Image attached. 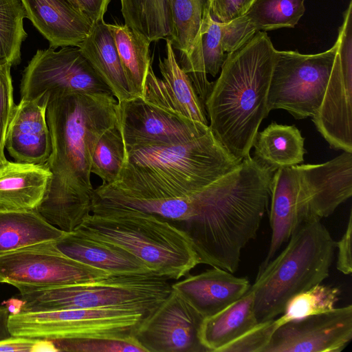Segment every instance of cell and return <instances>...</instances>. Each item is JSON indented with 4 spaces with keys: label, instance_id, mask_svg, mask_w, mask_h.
Here are the masks:
<instances>
[{
    "label": "cell",
    "instance_id": "4dcf8cb0",
    "mask_svg": "<svg viewBox=\"0 0 352 352\" xmlns=\"http://www.w3.org/2000/svg\"><path fill=\"white\" fill-rule=\"evenodd\" d=\"M305 0H254L245 16L256 31L294 28L305 13Z\"/></svg>",
    "mask_w": 352,
    "mask_h": 352
},
{
    "label": "cell",
    "instance_id": "e575fe53",
    "mask_svg": "<svg viewBox=\"0 0 352 352\" xmlns=\"http://www.w3.org/2000/svg\"><path fill=\"white\" fill-rule=\"evenodd\" d=\"M57 351L146 352L133 335L122 338H78L50 340Z\"/></svg>",
    "mask_w": 352,
    "mask_h": 352
},
{
    "label": "cell",
    "instance_id": "ac0fdd59",
    "mask_svg": "<svg viewBox=\"0 0 352 352\" xmlns=\"http://www.w3.org/2000/svg\"><path fill=\"white\" fill-rule=\"evenodd\" d=\"M48 98L27 101L15 106L9 124L5 148L15 162L44 164L49 160L52 144L46 120Z\"/></svg>",
    "mask_w": 352,
    "mask_h": 352
},
{
    "label": "cell",
    "instance_id": "bcb514c9",
    "mask_svg": "<svg viewBox=\"0 0 352 352\" xmlns=\"http://www.w3.org/2000/svg\"><path fill=\"white\" fill-rule=\"evenodd\" d=\"M210 3H211L212 0H210Z\"/></svg>",
    "mask_w": 352,
    "mask_h": 352
},
{
    "label": "cell",
    "instance_id": "6da1fadb",
    "mask_svg": "<svg viewBox=\"0 0 352 352\" xmlns=\"http://www.w3.org/2000/svg\"><path fill=\"white\" fill-rule=\"evenodd\" d=\"M46 120L52 151V179L36 210L52 226L74 231L91 213V164L102 135L118 122L113 94L65 93L48 96Z\"/></svg>",
    "mask_w": 352,
    "mask_h": 352
},
{
    "label": "cell",
    "instance_id": "277c9868",
    "mask_svg": "<svg viewBox=\"0 0 352 352\" xmlns=\"http://www.w3.org/2000/svg\"><path fill=\"white\" fill-rule=\"evenodd\" d=\"M276 51L267 34L256 31L227 54L204 103L214 135L240 161L250 155L260 124L270 113L267 99Z\"/></svg>",
    "mask_w": 352,
    "mask_h": 352
},
{
    "label": "cell",
    "instance_id": "ee69618b",
    "mask_svg": "<svg viewBox=\"0 0 352 352\" xmlns=\"http://www.w3.org/2000/svg\"><path fill=\"white\" fill-rule=\"evenodd\" d=\"M72 6H74L76 10L82 12L81 11V8L78 0H67ZM84 14V13H83Z\"/></svg>",
    "mask_w": 352,
    "mask_h": 352
},
{
    "label": "cell",
    "instance_id": "ab89813d",
    "mask_svg": "<svg viewBox=\"0 0 352 352\" xmlns=\"http://www.w3.org/2000/svg\"><path fill=\"white\" fill-rule=\"evenodd\" d=\"M57 351L50 340L14 337L0 341L1 351Z\"/></svg>",
    "mask_w": 352,
    "mask_h": 352
},
{
    "label": "cell",
    "instance_id": "ffe728a7",
    "mask_svg": "<svg viewBox=\"0 0 352 352\" xmlns=\"http://www.w3.org/2000/svg\"><path fill=\"white\" fill-rule=\"evenodd\" d=\"M298 190L299 176L296 166L279 168L274 173L270 186L272 236L267 254L258 271L274 258L298 228L308 221L299 203Z\"/></svg>",
    "mask_w": 352,
    "mask_h": 352
},
{
    "label": "cell",
    "instance_id": "d4e9b609",
    "mask_svg": "<svg viewBox=\"0 0 352 352\" xmlns=\"http://www.w3.org/2000/svg\"><path fill=\"white\" fill-rule=\"evenodd\" d=\"M258 322L254 311V292L250 287L241 298L204 318L199 338L206 352H219Z\"/></svg>",
    "mask_w": 352,
    "mask_h": 352
},
{
    "label": "cell",
    "instance_id": "60d3db41",
    "mask_svg": "<svg viewBox=\"0 0 352 352\" xmlns=\"http://www.w3.org/2000/svg\"><path fill=\"white\" fill-rule=\"evenodd\" d=\"M351 232L352 215L350 212L346 231L342 238L336 242V247L338 249L336 267L344 274H351L352 272L351 259Z\"/></svg>",
    "mask_w": 352,
    "mask_h": 352
},
{
    "label": "cell",
    "instance_id": "30bf717a",
    "mask_svg": "<svg viewBox=\"0 0 352 352\" xmlns=\"http://www.w3.org/2000/svg\"><path fill=\"white\" fill-rule=\"evenodd\" d=\"M21 100L31 101L53 94H113L79 47L38 50L23 72Z\"/></svg>",
    "mask_w": 352,
    "mask_h": 352
},
{
    "label": "cell",
    "instance_id": "8fae6325",
    "mask_svg": "<svg viewBox=\"0 0 352 352\" xmlns=\"http://www.w3.org/2000/svg\"><path fill=\"white\" fill-rule=\"evenodd\" d=\"M108 275L64 254L52 241L0 255V276L3 283L16 287L20 293L87 282Z\"/></svg>",
    "mask_w": 352,
    "mask_h": 352
},
{
    "label": "cell",
    "instance_id": "5bb4252c",
    "mask_svg": "<svg viewBox=\"0 0 352 352\" xmlns=\"http://www.w3.org/2000/svg\"><path fill=\"white\" fill-rule=\"evenodd\" d=\"M118 121L125 148L182 143L210 129L209 125L169 112L140 97L118 102Z\"/></svg>",
    "mask_w": 352,
    "mask_h": 352
},
{
    "label": "cell",
    "instance_id": "f546056e",
    "mask_svg": "<svg viewBox=\"0 0 352 352\" xmlns=\"http://www.w3.org/2000/svg\"><path fill=\"white\" fill-rule=\"evenodd\" d=\"M173 28L170 40L179 59L190 56L211 16L210 0H171Z\"/></svg>",
    "mask_w": 352,
    "mask_h": 352
},
{
    "label": "cell",
    "instance_id": "e0dca14e",
    "mask_svg": "<svg viewBox=\"0 0 352 352\" xmlns=\"http://www.w3.org/2000/svg\"><path fill=\"white\" fill-rule=\"evenodd\" d=\"M165 41L166 56L160 58L158 63L162 79L155 75L151 65L140 98L169 112L208 125L204 104L181 68L171 41Z\"/></svg>",
    "mask_w": 352,
    "mask_h": 352
},
{
    "label": "cell",
    "instance_id": "7bdbcfd3",
    "mask_svg": "<svg viewBox=\"0 0 352 352\" xmlns=\"http://www.w3.org/2000/svg\"><path fill=\"white\" fill-rule=\"evenodd\" d=\"M10 311L6 306H0V341L12 337L8 327Z\"/></svg>",
    "mask_w": 352,
    "mask_h": 352
},
{
    "label": "cell",
    "instance_id": "52a82bcc",
    "mask_svg": "<svg viewBox=\"0 0 352 352\" xmlns=\"http://www.w3.org/2000/svg\"><path fill=\"white\" fill-rule=\"evenodd\" d=\"M168 280L153 273L109 274L87 282L19 293L17 313L118 307L148 314L170 294L172 287Z\"/></svg>",
    "mask_w": 352,
    "mask_h": 352
},
{
    "label": "cell",
    "instance_id": "83f0119b",
    "mask_svg": "<svg viewBox=\"0 0 352 352\" xmlns=\"http://www.w3.org/2000/svg\"><path fill=\"white\" fill-rule=\"evenodd\" d=\"M133 98L142 97L151 65L148 38L125 24L107 23Z\"/></svg>",
    "mask_w": 352,
    "mask_h": 352
},
{
    "label": "cell",
    "instance_id": "4fadbf2b",
    "mask_svg": "<svg viewBox=\"0 0 352 352\" xmlns=\"http://www.w3.org/2000/svg\"><path fill=\"white\" fill-rule=\"evenodd\" d=\"M203 316L176 290L144 316L133 335L146 352H206L199 338Z\"/></svg>",
    "mask_w": 352,
    "mask_h": 352
},
{
    "label": "cell",
    "instance_id": "cb8c5ba5",
    "mask_svg": "<svg viewBox=\"0 0 352 352\" xmlns=\"http://www.w3.org/2000/svg\"><path fill=\"white\" fill-rule=\"evenodd\" d=\"M79 47L118 102L133 98L113 38L104 19L94 24Z\"/></svg>",
    "mask_w": 352,
    "mask_h": 352
},
{
    "label": "cell",
    "instance_id": "f1b7e54d",
    "mask_svg": "<svg viewBox=\"0 0 352 352\" xmlns=\"http://www.w3.org/2000/svg\"><path fill=\"white\" fill-rule=\"evenodd\" d=\"M124 24L151 42L170 38L173 20L171 0H120Z\"/></svg>",
    "mask_w": 352,
    "mask_h": 352
},
{
    "label": "cell",
    "instance_id": "8992f818",
    "mask_svg": "<svg viewBox=\"0 0 352 352\" xmlns=\"http://www.w3.org/2000/svg\"><path fill=\"white\" fill-rule=\"evenodd\" d=\"M335 248L336 242L320 219L302 223L284 250L258 271L250 286L257 321L275 318L293 296L326 279Z\"/></svg>",
    "mask_w": 352,
    "mask_h": 352
},
{
    "label": "cell",
    "instance_id": "3957f363",
    "mask_svg": "<svg viewBox=\"0 0 352 352\" xmlns=\"http://www.w3.org/2000/svg\"><path fill=\"white\" fill-rule=\"evenodd\" d=\"M274 172L250 155L195 195V210L177 224L206 264L234 273L268 210Z\"/></svg>",
    "mask_w": 352,
    "mask_h": 352
},
{
    "label": "cell",
    "instance_id": "d590c367",
    "mask_svg": "<svg viewBox=\"0 0 352 352\" xmlns=\"http://www.w3.org/2000/svg\"><path fill=\"white\" fill-rule=\"evenodd\" d=\"M278 327L276 320L258 322L241 336L223 347L219 352H264Z\"/></svg>",
    "mask_w": 352,
    "mask_h": 352
},
{
    "label": "cell",
    "instance_id": "9c48e42d",
    "mask_svg": "<svg viewBox=\"0 0 352 352\" xmlns=\"http://www.w3.org/2000/svg\"><path fill=\"white\" fill-rule=\"evenodd\" d=\"M338 50V43L314 54L276 51L267 93L269 112L286 110L296 119L312 118L322 103Z\"/></svg>",
    "mask_w": 352,
    "mask_h": 352
},
{
    "label": "cell",
    "instance_id": "5b68a950",
    "mask_svg": "<svg viewBox=\"0 0 352 352\" xmlns=\"http://www.w3.org/2000/svg\"><path fill=\"white\" fill-rule=\"evenodd\" d=\"M75 230L122 248L168 279L179 280L199 264L190 238L171 221L94 197L91 214Z\"/></svg>",
    "mask_w": 352,
    "mask_h": 352
},
{
    "label": "cell",
    "instance_id": "d6986e66",
    "mask_svg": "<svg viewBox=\"0 0 352 352\" xmlns=\"http://www.w3.org/2000/svg\"><path fill=\"white\" fill-rule=\"evenodd\" d=\"M26 18L48 41L50 47H79L94 23L67 0H20Z\"/></svg>",
    "mask_w": 352,
    "mask_h": 352
},
{
    "label": "cell",
    "instance_id": "1f68e13d",
    "mask_svg": "<svg viewBox=\"0 0 352 352\" xmlns=\"http://www.w3.org/2000/svg\"><path fill=\"white\" fill-rule=\"evenodd\" d=\"M26 18L20 0H0V65H17L21 45L28 37L23 28Z\"/></svg>",
    "mask_w": 352,
    "mask_h": 352
},
{
    "label": "cell",
    "instance_id": "74e56055",
    "mask_svg": "<svg viewBox=\"0 0 352 352\" xmlns=\"http://www.w3.org/2000/svg\"><path fill=\"white\" fill-rule=\"evenodd\" d=\"M221 24L223 48L228 54L239 48L256 32L245 14Z\"/></svg>",
    "mask_w": 352,
    "mask_h": 352
},
{
    "label": "cell",
    "instance_id": "7402d4cb",
    "mask_svg": "<svg viewBox=\"0 0 352 352\" xmlns=\"http://www.w3.org/2000/svg\"><path fill=\"white\" fill-rule=\"evenodd\" d=\"M52 243L67 256L109 274L153 273L142 261L122 248L78 230L67 232Z\"/></svg>",
    "mask_w": 352,
    "mask_h": 352
},
{
    "label": "cell",
    "instance_id": "b9f144b4",
    "mask_svg": "<svg viewBox=\"0 0 352 352\" xmlns=\"http://www.w3.org/2000/svg\"><path fill=\"white\" fill-rule=\"evenodd\" d=\"M81 11L95 23L102 19L111 0H78Z\"/></svg>",
    "mask_w": 352,
    "mask_h": 352
},
{
    "label": "cell",
    "instance_id": "484cf974",
    "mask_svg": "<svg viewBox=\"0 0 352 352\" xmlns=\"http://www.w3.org/2000/svg\"><path fill=\"white\" fill-rule=\"evenodd\" d=\"M305 138L294 125L272 122L258 132L253 142L254 158L272 172L304 162Z\"/></svg>",
    "mask_w": 352,
    "mask_h": 352
},
{
    "label": "cell",
    "instance_id": "7a4b0ae2",
    "mask_svg": "<svg viewBox=\"0 0 352 352\" xmlns=\"http://www.w3.org/2000/svg\"><path fill=\"white\" fill-rule=\"evenodd\" d=\"M241 161L227 151L210 128L182 143L128 148L116 181L97 187L94 197L173 221L180 199L194 195Z\"/></svg>",
    "mask_w": 352,
    "mask_h": 352
},
{
    "label": "cell",
    "instance_id": "836d02e7",
    "mask_svg": "<svg viewBox=\"0 0 352 352\" xmlns=\"http://www.w3.org/2000/svg\"><path fill=\"white\" fill-rule=\"evenodd\" d=\"M338 287L318 284L293 296L287 303L283 314L276 319L278 327L291 320L329 311L338 301Z\"/></svg>",
    "mask_w": 352,
    "mask_h": 352
},
{
    "label": "cell",
    "instance_id": "d6a6232c",
    "mask_svg": "<svg viewBox=\"0 0 352 352\" xmlns=\"http://www.w3.org/2000/svg\"><path fill=\"white\" fill-rule=\"evenodd\" d=\"M125 147L119 121L99 138L94 151L91 173L98 176L103 184L116 181L123 165Z\"/></svg>",
    "mask_w": 352,
    "mask_h": 352
},
{
    "label": "cell",
    "instance_id": "f6af8a7d",
    "mask_svg": "<svg viewBox=\"0 0 352 352\" xmlns=\"http://www.w3.org/2000/svg\"><path fill=\"white\" fill-rule=\"evenodd\" d=\"M3 283V280L2 278L0 276V283Z\"/></svg>",
    "mask_w": 352,
    "mask_h": 352
},
{
    "label": "cell",
    "instance_id": "f35d334b",
    "mask_svg": "<svg viewBox=\"0 0 352 352\" xmlns=\"http://www.w3.org/2000/svg\"><path fill=\"white\" fill-rule=\"evenodd\" d=\"M254 0H212L210 14L219 23H228L244 15Z\"/></svg>",
    "mask_w": 352,
    "mask_h": 352
},
{
    "label": "cell",
    "instance_id": "44dd1931",
    "mask_svg": "<svg viewBox=\"0 0 352 352\" xmlns=\"http://www.w3.org/2000/svg\"><path fill=\"white\" fill-rule=\"evenodd\" d=\"M245 277H237L219 267L188 276L171 285L204 318L225 309L240 298L250 287Z\"/></svg>",
    "mask_w": 352,
    "mask_h": 352
},
{
    "label": "cell",
    "instance_id": "4316f807",
    "mask_svg": "<svg viewBox=\"0 0 352 352\" xmlns=\"http://www.w3.org/2000/svg\"><path fill=\"white\" fill-rule=\"evenodd\" d=\"M66 233L46 221L36 210L0 211V255L52 241Z\"/></svg>",
    "mask_w": 352,
    "mask_h": 352
},
{
    "label": "cell",
    "instance_id": "603a6c76",
    "mask_svg": "<svg viewBox=\"0 0 352 352\" xmlns=\"http://www.w3.org/2000/svg\"><path fill=\"white\" fill-rule=\"evenodd\" d=\"M51 179L45 164L8 160L0 164V211L36 210Z\"/></svg>",
    "mask_w": 352,
    "mask_h": 352
},
{
    "label": "cell",
    "instance_id": "7c38bea8",
    "mask_svg": "<svg viewBox=\"0 0 352 352\" xmlns=\"http://www.w3.org/2000/svg\"><path fill=\"white\" fill-rule=\"evenodd\" d=\"M325 93L311 120L334 149L352 153V1L344 13Z\"/></svg>",
    "mask_w": 352,
    "mask_h": 352
},
{
    "label": "cell",
    "instance_id": "9a60e30c",
    "mask_svg": "<svg viewBox=\"0 0 352 352\" xmlns=\"http://www.w3.org/2000/svg\"><path fill=\"white\" fill-rule=\"evenodd\" d=\"M352 339V305L278 327L264 352H340Z\"/></svg>",
    "mask_w": 352,
    "mask_h": 352
},
{
    "label": "cell",
    "instance_id": "2e32d148",
    "mask_svg": "<svg viewBox=\"0 0 352 352\" xmlns=\"http://www.w3.org/2000/svg\"><path fill=\"white\" fill-rule=\"evenodd\" d=\"M298 199L309 219L327 217L352 195V153L322 164L296 165Z\"/></svg>",
    "mask_w": 352,
    "mask_h": 352
},
{
    "label": "cell",
    "instance_id": "8d00e7d4",
    "mask_svg": "<svg viewBox=\"0 0 352 352\" xmlns=\"http://www.w3.org/2000/svg\"><path fill=\"white\" fill-rule=\"evenodd\" d=\"M10 65H0V164L7 161L4 154L7 130L15 104Z\"/></svg>",
    "mask_w": 352,
    "mask_h": 352
},
{
    "label": "cell",
    "instance_id": "ba28073f",
    "mask_svg": "<svg viewBox=\"0 0 352 352\" xmlns=\"http://www.w3.org/2000/svg\"><path fill=\"white\" fill-rule=\"evenodd\" d=\"M146 316L127 308L77 309L10 314L14 337L43 340L122 338L131 336Z\"/></svg>",
    "mask_w": 352,
    "mask_h": 352
}]
</instances>
